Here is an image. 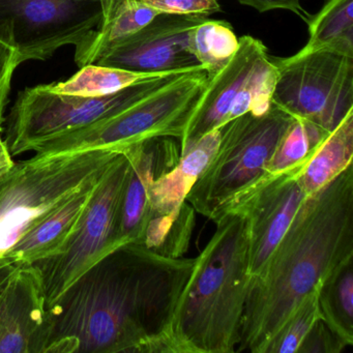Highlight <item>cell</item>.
<instances>
[{"label": "cell", "instance_id": "6da1fadb", "mask_svg": "<svg viewBox=\"0 0 353 353\" xmlns=\"http://www.w3.org/2000/svg\"><path fill=\"white\" fill-rule=\"evenodd\" d=\"M195 258L125 243L46 307L44 353H174L171 325Z\"/></svg>", "mask_w": 353, "mask_h": 353}, {"label": "cell", "instance_id": "7a4b0ae2", "mask_svg": "<svg viewBox=\"0 0 353 353\" xmlns=\"http://www.w3.org/2000/svg\"><path fill=\"white\" fill-rule=\"evenodd\" d=\"M353 257V165L301 204L262 272L250 279L237 352L264 347L295 307Z\"/></svg>", "mask_w": 353, "mask_h": 353}, {"label": "cell", "instance_id": "3957f363", "mask_svg": "<svg viewBox=\"0 0 353 353\" xmlns=\"http://www.w3.org/2000/svg\"><path fill=\"white\" fill-rule=\"evenodd\" d=\"M195 258L179 297L172 325L174 353H233L241 342L249 288L248 227L245 219L226 212Z\"/></svg>", "mask_w": 353, "mask_h": 353}, {"label": "cell", "instance_id": "277c9868", "mask_svg": "<svg viewBox=\"0 0 353 353\" xmlns=\"http://www.w3.org/2000/svg\"><path fill=\"white\" fill-rule=\"evenodd\" d=\"M123 152L92 150L34 154L15 163L0 177V258L6 257L37 223L63 200L99 181Z\"/></svg>", "mask_w": 353, "mask_h": 353}, {"label": "cell", "instance_id": "5b68a950", "mask_svg": "<svg viewBox=\"0 0 353 353\" xmlns=\"http://www.w3.org/2000/svg\"><path fill=\"white\" fill-rule=\"evenodd\" d=\"M208 82L206 72L193 68L119 114L49 140L34 152L48 156L92 150L123 152L152 138L181 140Z\"/></svg>", "mask_w": 353, "mask_h": 353}, {"label": "cell", "instance_id": "8992f818", "mask_svg": "<svg viewBox=\"0 0 353 353\" xmlns=\"http://www.w3.org/2000/svg\"><path fill=\"white\" fill-rule=\"evenodd\" d=\"M293 117L272 104L266 112H249L221 128L218 148L185 201L214 219L262 177Z\"/></svg>", "mask_w": 353, "mask_h": 353}, {"label": "cell", "instance_id": "52a82bcc", "mask_svg": "<svg viewBox=\"0 0 353 353\" xmlns=\"http://www.w3.org/2000/svg\"><path fill=\"white\" fill-rule=\"evenodd\" d=\"M185 72L160 74L104 97L61 94L49 84L26 88L7 119L5 141L10 154L34 152L49 140L119 114Z\"/></svg>", "mask_w": 353, "mask_h": 353}, {"label": "cell", "instance_id": "ba28073f", "mask_svg": "<svg viewBox=\"0 0 353 353\" xmlns=\"http://www.w3.org/2000/svg\"><path fill=\"white\" fill-rule=\"evenodd\" d=\"M131 169L129 148L97 185L77 226L54 255L32 263L40 276L46 307L97 261L119 247L117 223Z\"/></svg>", "mask_w": 353, "mask_h": 353}, {"label": "cell", "instance_id": "9c48e42d", "mask_svg": "<svg viewBox=\"0 0 353 353\" xmlns=\"http://www.w3.org/2000/svg\"><path fill=\"white\" fill-rule=\"evenodd\" d=\"M270 59L276 68L272 104L281 110L328 133L353 110V57L318 50Z\"/></svg>", "mask_w": 353, "mask_h": 353}, {"label": "cell", "instance_id": "30bf717a", "mask_svg": "<svg viewBox=\"0 0 353 353\" xmlns=\"http://www.w3.org/2000/svg\"><path fill=\"white\" fill-rule=\"evenodd\" d=\"M276 79V65L263 43L251 36L239 38L234 57L208 79L179 140L181 154L206 134L241 115L266 112L272 106Z\"/></svg>", "mask_w": 353, "mask_h": 353}, {"label": "cell", "instance_id": "8fae6325", "mask_svg": "<svg viewBox=\"0 0 353 353\" xmlns=\"http://www.w3.org/2000/svg\"><path fill=\"white\" fill-rule=\"evenodd\" d=\"M102 20V0H0V40L15 49L20 65L77 47Z\"/></svg>", "mask_w": 353, "mask_h": 353}, {"label": "cell", "instance_id": "7c38bea8", "mask_svg": "<svg viewBox=\"0 0 353 353\" xmlns=\"http://www.w3.org/2000/svg\"><path fill=\"white\" fill-rule=\"evenodd\" d=\"M301 169L265 175L214 219L226 212H234L245 219L248 227V272L251 279L262 272L297 210L307 198L297 179Z\"/></svg>", "mask_w": 353, "mask_h": 353}, {"label": "cell", "instance_id": "4fadbf2b", "mask_svg": "<svg viewBox=\"0 0 353 353\" xmlns=\"http://www.w3.org/2000/svg\"><path fill=\"white\" fill-rule=\"evenodd\" d=\"M210 16L160 14L94 65L143 74L183 72L201 67L189 48V34Z\"/></svg>", "mask_w": 353, "mask_h": 353}, {"label": "cell", "instance_id": "5bb4252c", "mask_svg": "<svg viewBox=\"0 0 353 353\" xmlns=\"http://www.w3.org/2000/svg\"><path fill=\"white\" fill-rule=\"evenodd\" d=\"M131 169L121 197L117 223L119 245H141L150 219V191L161 175L181 160V142L173 137H157L129 146Z\"/></svg>", "mask_w": 353, "mask_h": 353}, {"label": "cell", "instance_id": "9a60e30c", "mask_svg": "<svg viewBox=\"0 0 353 353\" xmlns=\"http://www.w3.org/2000/svg\"><path fill=\"white\" fill-rule=\"evenodd\" d=\"M46 301L32 263H19L0 294V353H44Z\"/></svg>", "mask_w": 353, "mask_h": 353}, {"label": "cell", "instance_id": "2e32d148", "mask_svg": "<svg viewBox=\"0 0 353 353\" xmlns=\"http://www.w3.org/2000/svg\"><path fill=\"white\" fill-rule=\"evenodd\" d=\"M102 177L63 200L37 223L7 256L14 258L19 263H34L57 254L77 226Z\"/></svg>", "mask_w": 353, "mask_h": 353}, {"label": "cell", "instance_id": "e0dca14e", "mask_svg": "<svg viewBox=\"0 0 353 353\" xmlns=\"http://www.w3.org/2000/svg\"><path fill=\"white\" fill-rule=\"evenodd\" d=\"M221 128L200 138L181 154V160L172 169L154 181L150 191V219L179 212L216 152Z\"/></svg>", "mask_w": 353, "mask_h": 353}, {"label": "cell", "instance_id": "ac0fdd59", "mask_svg": "<svg viewBox=\"0 0 353 353\" xmlns=\"http://www.w3.org/2000/svg\"><path fill=\"white\" fill-rule=\"evenodd\" d=\"M103 20L86 40L78 45V67L94 65L103 55L145 28L161 12L140 0H102Z\"/></svg>", "mask_w": 353, "mask_h": 353}, {"label": "cell", "instance_id": "d6986e66", "mask_svg": "<svg viewBox=\"0 0 353 353\" xmlns=\"http://www.w3.org/2000/svg\"><path fill=\"white\" fill-rule=\"evenodd\" d=\"M352 159L353 110H351L301 169L297 175L299 185L309 197L350 166Z\"/></svg>", "mask_w": 353, "mask_h": 353}, {"label": "cell", "instance_id": "ffe728a7", "mask_svg": "<svg viewBox=\"0 0 353 353\" xmlns=\"http://www.w3.org/2000/svg\"><path fill=\"white\" fill-rule=\"evenodd\" d=\"M320 318L342 339L353 344V257L334 268L318 288Z\"/></svg>", "mask_w": 353, "mask_h": 353}, {"label": "cell", "instance_id": "44dd1931", "mask_svg": "<svg viewBox=\"0 0 353 353\" xmlns=\"http://www.w3.org/2000/svg\"><path fill=\"white\" fill-rule=\"evenodd\" d=\"M307 24L309 40L299 51L330 50L353 57V0H327Z\"/></svg>", "mask_w": 353, "mask_h": 353}, {"label": "cell", "instance_id": "7402d4cb", "mask_svg": "<svg viewBox=\"0 0 353 353\" xmlns=\"http://www.w3.org/2000/svg\"><path fill=\"white\" fill-rule=\"evenodd\" d=\"M239 47V39L232 26L223 20L205 21L189 34V48L208 79L218 74L232 59Z\"/></svg>", "mask_w": 353, "mask_h": 353}, {"label": "cell", "instance_id": "603a6c76", "mask_svg": "<svg viewBox=\"0 0 353 353\" xmlns=\"http://www.w3.org/2000/svg\"><path fill=\"white\" fill-rule=\"evenodd\" d=\"M328 135L318 125L293 117L268 162L266 173L278 175L303 168Z\"/></svg>", "mask_w": 353, "mask_h": 353}, {"label": "cell", "instance_id": "cb8c5ba5", "mask_svg": "<svg viewBox=\"0 0 353 353\" xmlns=\"http://www.w3.org/2000/svg\"><path fill=\"white\" fill-rule=\"evenodd\" d=\"M160 74H143L117 68L88 65L67 81L49 84L54 92L79 97H104L121 92Z\"/></svg>", "mask_w": 353, "mask_h": 353}, {"label": "cell", "instance_id": "d4e9b609", "mask_svg": "<svg viewBox=\"0 0 353 353\" xmlns=\"http://www.w3.org/2000/svg\"><path fill=\"white\" fill-rule=\"evenodd\" d=\"M319 318L317 289L295 307L268 341L263 353H297L303 339Z\"/></svg>", "mask_w": 353, "mask_h": 353}, {"label": "cell", "instance_id": "484cf974", "mask_svg": "<svg viewBox=\"0 0 353 353\" xmlns=\"http://www.w3.org/2000/svg\"><path fill=\"white\" fill-rule=\"evenodd\" d=\"M346 346V343L319 318L303 339L297 353H339Z\"/></svg>", "mask_w": 353, "mask_h": 353}, {"label": "cell", "instance_id": "4316f807", "mask_svg": "<svg viewBox=\"0 0 353 353\" xmlns=\"http://www.w3.org/2000/svg\"><path fill=\"white\" fill-rule=\"evenodd\" d=\"M163 14L206 15L220 13L218 0H140Z\"/></svg>", "mask_w": 353, "mask_h": 353}, {"label": "cell", "instance_id": "83f0119b", "mask_svg": "<svg viewBox=\"0 0 353 353\" xmlns=\"http://www.w3.org/2000/svg\"><path fill=\"white\" fill-rule=\"evenodd\" d=\"M19 65L20 61L15 49L0 40V133L5 123L3 113L11 90L14 72Z\"/></svg>", "mask_w": 353, "mask_h": 353}, {"label": "cell", "instance_id": "f1b7e54d", "mask_svg": "<svg viewBox=\"0 0 353 353\" xmlns=\"http://www.w3.org/2000/svg\"><path fill=\"white\" fill-rule=\"evenodd\" d=\"M241 5L253 8L259 13L272 11V10H286L299 16L307 23L311 15L301 7V0H237Z\"/></svg>", "mask_w": 353, "mask_h": 353}, {"label": "cell", "instance_id": "f546056e", "mask_svg": "<svg viewBox=\"0 0 353 353\" xmlns=\"http://www.w3.org/2000/svg\"><path fill=\"white\" fill-rule=\"evenodd\" d=\"M18 264H19V262L16 261L14 258L10 257V256L0 258V294L3 292L8 281L17 268Z\"/></svg>", "mask_w": 353, "mask_h": 353}, {"label": "cell", "instance_id": "4dcf8cb0", "mask_svg": "<svg viewBox=\"0 0 353 353\" xmlns=\"http://www.w3.org/2000/svg\"><path fill=\"white\" fill-rule=\"evenodd\" d=\"M14 165H15V162H14L13 157L10 154L5 139H3L1 134H0V177H3Z\"/></svg>", "mask_w": 353, "mask_h": 353}]
</instances>
